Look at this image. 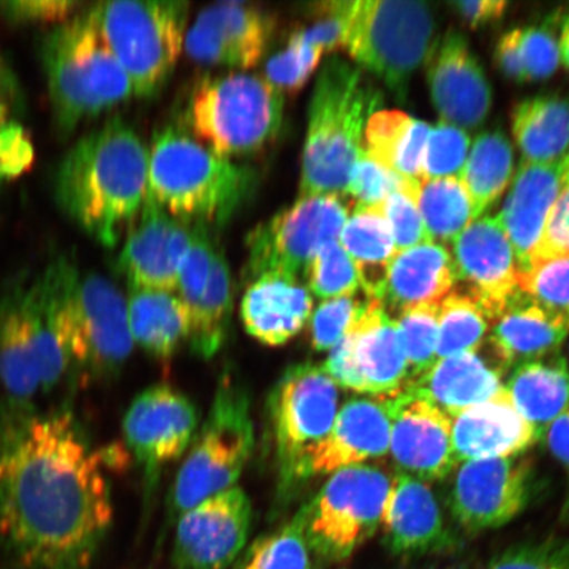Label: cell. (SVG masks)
<instances>
[{
	"label": "cell",
	"instance_id": "obj_1",
	"mask_svg": "<svg viewBox=\"0 0 569 569\" xmlns=\"http://www.w3.org/2000/svg\"><path fill=\"white\" fill-rule=\"evenodd\" d=\"M106 460L67 408L0 411V543L26 569H84L109 531Z\"/></svg>",
	"mask_w": 569,
	"mask_h": 569
},
{
	"label": "cell",
	"instance_id": "obj_2",
	"mask_svg": "<svg viewBox=\"0 0 569 569\" xmlns=\"http://www.w3.org/2000/svg\"><path fill=\"white\" fill-rule=\"evenodd\" d=\"M148 149L132 127L116 118L84 134L57 168L61 210L106 248L116 247L148 197Z\"/></svg>",
	"mask_w": 569,
	"mask_h": 569
},
{
	"label": "cell",
	"instance_id": "obj_3",
	"mask_svg": "<svg viewBox=\"0 0 569 569\" xmlns=\"http://www.w3.org/2000/svg\"><path fill=\"white\" fill-rule=\"evenodd\" d=\"M381 102V91L355 63L332 56L320 67L309 103L298 198L346 197L366 126Z\"/></svg>",
	"mask_w": 569,
	"mask_h": 569
},
{
	"label": "cell",
	"instance_id": "obj_4",
	"mask_svg": "<svg viewBox=\"0 0 569 569\" xmlns=\"http://www.w3.org/2000/svg\"><path fill=\"white\" fill-rule=\"evenodd\" d=\"M70 372L59 297L42 270L21 276L0 293V388L9 402L32 403Z\"/></svg>",
	"mask_w": 569,
	"mask_h": 569
},
{
	"label": "cell",
	"instance_id": "obj_5",
	"mask_svg": "<svg viewBox=\"0 0 569 569\" xmlns=\"http://www.w3.org/2000/svg\"><path fill=\"white\" fill-rule=\"evenodd\" d=\"M148 153V197L187 222L222 226L253 191L251 168L213 153L180 127L156 132Z\"/></svg>",
	"mask_w": 569,
	"mask_h": 569
},
{
	"label": "cell",
	"instance_id": "obj_6",
	"mask_svg": "<svg viewBox=\"0 0 569 569\" xmlns=\"http://www.w3.org/2000/svg\"><path fill=\"white\" fill-rule=\"evenodd\" d=\"M41 56L61 137L134 97L91 9L56 26L42 41Z\"/></svg>",
	"mask_w": 569,
	"mask_h": 569
},
{
	"label": "cell",
	"instance_id": "obj_7",
	"mask_svg": "<svg viewBox=\"0 0 569 569\" xmlns=\"http://www.w3.org/2000/svg\"><path fill=\"white\" fill-rule=\"evenodd\" d=\"M46 268L61 302L70 371L87 377L116 375L133 350L122 291L102 274L82 272L68 256Z\"/></svg>",
	"mask_w": 569,
	"mask_h": 569
},
{
	"label": "cell",
	"instance_id": "obj_8",
	"mask_svg": "<svg viewBox=\"0 0 569 569\" xmlns=\"http://www.w3.org/2000/svg\"><path fill=\"white\" fill-rule=\"evenodd\" d=\"M436 32V17L427 3L347 0L341 48L355 66L379 78L403 101L411 77L431 51Z\"/></svg>",
	"mask_w": 569,
	"mask_h": 569
},
{
	"label": "cell",
	"instance_id": "obj_9",
	"mask_svg": "<svg viewBox=\"0 0 569 569\" xmlns=\"http://www.w3.org/2000/svg\"><path fill=\"white\" fill-rule=\"evenodd\" d=\"M189 9L180 0H117L91 7L134 97L158 96L173 74L184 49Z\"/></svg>",
	"mask_w": 569,
	"mask_h": 569
},
{
	"label": "cell",
	"instance_id": "obj_10",
	"mask_svg": "<svg viewBox=\"0 0 569 569\" xmlns=\"http://www.w3.org/2000/svg\"><path fill=\"white\" fill-rule=\"evenodd\" d=\"M283 104L264 77L239 71L210 78L191 97V134L224 159L259 152L279 137Z\"/></svg>",
	"mask_w": 569,
	"mask_h": 569
},
{
	"label": "cell",
	"instance_id": "obj_11",
	"mask_svg": "<svg viewBox=\"0 0 569 569\" xmlns=\"http://www.w3.org/2000/svg\"><path fill=\"white\" fill-rule=\"evenodd\" d=\"M254 427L247 391L232 379L220 381L208 418L173 483L172 517L234 487L251 458Z\"/></svg>",
	"mask_w": 569,
	"mask_h": 569
},
{
	"label": "cell",
	"instance_id": "obj_12",
	"mask_svg": "<svg viewBox=\"0 0 569 569\" xmlns=\"http://www.w3.org/2000/svg\"><path fill=\"white\" fill-rule=\"evenodd\" d=\"M391 481L393 476L377 466L359 465L331 473L296 516L310 551L331 561L350 558L379 529Z\"/></svg>",
	"mask_w": 569,
	"mask_h": 569
},
{
	"label": "cell",
	"instance_id": "obj_13",
	"mask_svg": "<svg viewBox=\"0 0 569 569\" xmlns=\"http://www.w3.org/2000/svg\"><path fill=\"white\" fill-rule=\"evenodd\" d=\"M339 407V387L323 367L303 362L287 369L268 400L280 488L298 482L305 453L330 432Z\"/></svg>",
	"mask_w": 569,
	"mask_h": 569
},
{
	"label": "cell",
	"instance_id": "obj_14",
	"mask_svg": "<svg viewBox=\"0 0 569 569\" xmlns=\"http://www.w3.org/2000/svg\"><path fill=\"white\" fill-rule=\"evenodd\" d=\"M341 197H302L248 233V274L301 279L320 248L339 241L350 217Z\"/></svg>",
	"mask_w": 569,
	"mask_h": 569
},
{
	"label": "cell",
	"instance_id": "obj_15",
	"mask_svg": "<svg viewBox=\"0 0 569 569\" xmlns=\"http://www.w3.org/2000/svg\"><path fill=\"white\" fill-rule=\"evenodd\" d=\"M322 367L338 387L360 395L393 396L409 383L396 320L379 300H369Z\"/></svg>",
	"mask_w": 569,
	"mask_h": 569
},
{
	"label": "cell",
	"instance_id": "obj_16",
	"mask_svg": "<svg viewBox=\"0 0 569 569\" xmlns=\"http://www.w3.org/2000/svg\"><path fill=\"white\" fill-rule=\"evenodd\" d=\"M532 493L533 471L528 459L466 461L455 476L450 508L468 531L500 529L528 508Z\"/></svg>",
	"mask_w": 569,
	"mask_h": 569
},
{
	"label": "cell",
	"instance_id": "obj_17",
	"mask_svg": "<svg viewBox=\"0 0 569 569\" xmlns=\"http://www.w3.org/2000/svg\"><path fill=\"white\" fill-rule=\"evenodd\" d=\"M252 523V503L232 487L191 508L178 519L176 569H227L244 549Z\"/></svg>",
	"mask_w": 569,
	"mask_h": 569
},
{
	"label": "cell",
	"instance_id": "obj_18",
	"mask_svg": "<svg viewBox=\"0 0 569 569\" xmlns=\"http://www.w3.org/2000/svg\"><path fill=\"white\" fill-rule=\"evenodd\" d=\"M450 253L457 282L492 322L523 296L515 249L496 217L476 219L452 241Z\"/></svg>",
	"mask_w": 569,
	"mask_h": 569
},
{
	"label": "cell",
	"instance_id": "obj_19",
	"mask_svg": "<svg viewBox=\"0 0 569 569\" xmlns=\"http://www.w3.org/2000/svg\"><path fill=\"white\" fill-rule=\"evenodd\" d=\"M198 412L187 396L166 383L142 390L123 421L126 446L148 479L180 459L196 436Z\"/></svg>",
	"mask_w": 569,
	"mask_h": 569
},
{
	"label": "cell",
	"instance_id": "obj_20",
	"mask_svg": "<svg viewBox=\"0 0 569 569\" xmlns=\"http://www.w3.org/2000/svg\"><path fill=\"white\" fill-rule=\"evenodd\" d=\"M425 63L431 101L443 122L467 132L486 123L493 91L465 34L450 30L440 36Z\"/></svg>",
	"mask_w": 569,
	"mask_h": 569
},
{
	"label": "cell",
	"instance_id": "obj_21",
	"mask_svg": "<svg viewBox=\"0 0 569 569\" xmlns=\"http://www.w3.org/2000/svg\"><path fill=\"white\" fill-rule=\"evenodd\" d=\"M396 396L353 398L345 403L330 432L305 453L298 481L386 457Z\"/></svg>",
	"mask_w": 569,
	"mask_h": 569
},
{
	"label": "cell",
	"instance_id": "obj_22",
	"mask_svg": "<svg viewBox=\"0 0 569 569\" xmlns=\"http://www.w3.org/2000/svg\"><path fill=\"white\" fill-rule=\"evenodd\" d=\"M273 20L258 6L220 2L206 7L188 28L184 51L208 66L249 70L264 56Z\"/></svg>",
	"mask_w": 569,
	"mask_h": 569
},
{
	"label": "cell",
	"instance_id": "obj_23",
	"mask_svg": "<svg viewBox=\"0 0 569 569\" xmlns=\"http://www.w3.org/2000/svg\"><path fill=\"white\" fill-rule=\"evenodd\" d=\"M119 253L118 268L130 289L176 293L178 269L187 253L193 223L170 216L147 197Z\"/></svg>",
	"mask_w": 569,
	"mask_h": 569
},
{
	"label": "cell",
	"instance_id": "obj_24",
	"mask_svg": "<svg viewBox=\"0 0 569 569\" xmlns=\"http://www.w3.org/2000/svg\"><path fill=\"white\" fill-rule=\"evenodd\" d=\"M390 450L400 473L426 482L442 480L458 465L452 419L402 390L396 396Z\"/></svg>",
	"mask_w": 569,
	"mask_h": 569
},
{
	"label": "cell",
	"instance_id": "obj_25",
	"mask_svg": "<svg viewBox=\"0 0 569 569\" xmlns=\"http://www.w3.org/2000/svg\"><path fill=\"white\" fill-rule=\"evenodd\" d=\"M563 189V162L519 163L507 201L496 216L515 249L519 269L531 264L547 220Z\"/></svg>",
	"mask_w": 569,
	"mask_h": 569
},
{
	"label": "cell",
	"instance_id": "obj_26",
	"mask_svg": "<svg viewBox=\"0 0 569 569\" xmlns=\"http://www.w3.org/2000/svg\"><path fill=\"white\" fill-rule=\"evenodd\" d=\"M539 438L536 427L519 415L505 387L488 401L452 419L457 462L519 457Z\"/></svg>",
	"mask_w": 569,
	"mask_h": 569
},
{
	"label": "cell",
	"instance_id": "obj_27",
	"mask_svg": "<svg viewBox=\"0 0 569 569\" xmlns=\"http://www.w3.org/2000/svg\"><path fill=\"white\" fill-rule=\"evenodd\" d=\"M505 369L489 347L487 356L479 348L478 351L438 360L429 372L411 381L403 391L433 405L453 419L492 398L503 387Z\"/></svg>",
	"mask_w": 569,
	"mask_h": 569
},
{
	"label": "cell",
	"instance_id": "obj_28",
	"mask_svg": "<svg viewBox=\"0 0 569 569\" xmlns=\"http://www.w3.org/2000/svg\"><path fill=\"white\" fill-rule=\"evenodd\" d=\"M381 525L396 553L431 552L448 542L442 509L429 483L400 472L391 481Z\"/></svg>",
	"mask_w": 569,
	"mask_h": 569
},
{
	"label": "cell",
	"instance_id": "obj_29",
	"mask_svg": "<svg viewBox=\"0 0 569 569\" xmlns=\"http://www.w3.org/2000/svg\"><path fill=\"white\" fill-rule=\"evenodd\" d=\"M312 312V297L300 279L266 274L254 279L240 305L244 329L269 347L287 345Z\"/></svg>",
	"mask_w": 569,
	"mask_h": 569
},
{
	"label": "cell",
	"instance_id": "obj_30",
	"mask_svg": "<svg viewBox=\"0 0 569 569\" xmlns=\"http://www.w3.org/2000/svg\"><path fill=\"white\" fill-rule=\"evenodd\" d=\"M569 333V318L553 315L522 296L497 317L487 345L505 368L557 355Z\"/></svg>",
	"mask_w": 569,
	"mask_h": 569
},
{
	"label": "cell",
	"instance_id": "obj_31",
	"mask_svg": "<svg viewBox=\"0 0 569 569\" xmlns=\"http://www.w3.org/2000/svg\"><path fill=\"white\" fill-rule=\"evenodd\" d=\"M457 284L450 249L426 243L398 251L388 268L381 302L401 311L421 303H440Z\"/></svg>",
	"mask_w": 569,
	"mask_h": 569
},
{
	"label": "cell",
	"instance_id": "obj_32",
	"mask_svg": "<svg viewBox=\"0 0 569 569\" xmlns=\"http://www.w3.org/2000/svg\"><path fill=\"white\" fill-rule=\"evenodd\" d=\"M503 387L519 415L540 437L569 410V368L559 353L516 367Z\"/></svg>",
	"mask_w": 569,
	"mask_h": 569
},
{
	"label": "cell",
	"instance_id": "obj_33",
	"mask_svg": "<svg viewBox=\"0 0 569 569\" xmlns=\"http://www.w3.org/2000/svg\"><path fill=\"white\" fill-rule=\"evenodd\" d=\"M511 131L522 160L560 163L569 154V96H538L516 106Z\"/></svg>",
	"mask_w": 569,
	"mask_h": 569
},
{
	"label": "cell",
	"instance_id": "obj_34",
	"mask_svg": "<svg viewBox=\"0 0 569 569\" xmlns=\"http://www.w3.org/2000/svg\"><path fill=\"white\" fill-rule=\"evenodd\" d=\"M127 312L133 345L156 359L173 358L188 340V311L176 293L130 289Z\"/></svg>",
	"mask_w": 569,
	"mask_h": 569
},
{
	"label": "cell",
	"instance_id": "obj_35",
	"mask_svg": "<svg viewBox=\"0 0 569 569\" xmlns=\"http://www.w3.org/2000/svg\"><path fill=\"white\" fill-rule=\"evenodd\" d=\"M339 243L353 261L367 298L381 301L388 268L397 248L380 204L371 208L355 206L340 232Z\"/></svg>",
	"mask_w": 569,
	"mask_h": 569
},
{
	"label": "cell",
	"instance_id": "obj_36",
	"mask_svg": "<svg viewBox=\"0 0 569 569\" xmlns=\"http://www.w3.org/2000/svg\"><path fill=\"white\" fill-rule=\"evenodd\" d=\"M431 126L400 110H379L369 118L362 148L405 180H421Z\"/></svg>",
	"mask_w": 569,
	"mask_h": 569
},
{
	"label": "cell",
	"instance_id": "obj_37",
	"mask_svg": "<svg viewBox=\"0 0 569 569\" xmlns=\"http://www.w3.org/2000/svg\"><path fill=\"white\" fill-rule=\"evenodd\" d=\"M513 177L515 151L509 139L501 131L481 132L459 174L479 218L493 208Z\"/></svg>",
	"mask_w": 569,
	"mask_h": 569
},
{
	"label": "cell",
	"instance_id": "obj_38",
	"mask_svg": "<svg viewBox=\"0 0 569 569\" xmlns=\"http://www.w3.org/2000/svg\"><path fill=\"white\" fill-rule=\"evenodd\" d=\"M232 312V279L229 261L217 247L208 287L190 316L188 340L199 358H213L229 337Z\"/></svg>",
	"mask_w": 569,
	"mask_h": 569
},
{
	"label": "cell",
	"instance_id": "obj_39",
	"mask_svg": "<svg viewBox=\"0 0 569 569\" xmlns=\"http://www.w3.org/2000/svg\"><path fill=\"white\" fill-rule=\"evenodd\" d=\"M416 201L430 241L440 246L451 244L479 219L459 177L419 180Z\"/></svg>",
	"mask_w": 569,
	"mask_h": 569
},
{
	"label": "cell",
	"instance_id": "obj_40",
	"mask_svg": "<svg viewBox=\"0 0 569 569\" xmlns=\"http://www.w3.org/2000/svg\"><path fill=\"white\" fill-rule=\"evenodd\" d=\"M492 320L478 301L465 291H451L439 303L438 360L478 351Z\"/></svg>",
	"mask_w": 569,
	"mask_h": 569
},
{
	"label": "cell",
	"instance_id": "obj_41",
	"mask_svg": "<svg viewBox=\"0 0 569 569\" xmlns=\"http://www.w3.org/2000/svg\"><path fill=\"white\" fill-rule=\"evenodd\" d=\"M438 319L439 303L412 306L395 318L407 356L409 383L429 372L438 361Z\"/></svg>",
	"mask_w": 569,
	"mask_h": 569
},
{
	"label": "cell",
	"instance_id": "obj_42",
	"mask_svg": "<svg viewBox=\"0 0 569 569\" xmlns=\"http://www.w3.org/2000/svg\"><path fill=\"white\" fill-rule=\"evenodd\" d=\"M303 279L310 295L323 301L356 296L361 289L358 270L339 241L319 249Z\"/></svg>",
	"mask_w": 569,
	"mask_h": 569
},
{
	"label": "cell",
	"instance_id": "obj_43",
	"mask_svg": "<svg viewBox=\"0 0 569 569\" xmlns=\"http://www.w3.org/2000/svg\"><path fill=\"white\" fill-rule=\"evenodd\" d=\"M240 569H311L310 547L298 518L256 540Z\"/></svg>",
	"mask_w": 569,
	"mask_h": 569
},
{
	"label": "cell",
	"instance_id": "obj_44",
	"mask_svg": "<svg viewBox=\"0 0 569 569\" xmlns=\"http://www.w3.org/2000/svg\"><path fill=\"white\" fill-rule=\"evenodd\" d=\"M518 287L540 308L569 318V256L531 262L519 270Z\"/></svg>",
	"mask_w": 569,
	"mask_h": 569
},
{
	"label": "cell",
	"instance_id": "obj_45",
	"mask_svg": "<svg viewBox=\"0 0 569 569\" xmlns=\"http://www.w3.org/2000/svg\"><path fill=\"white\" fill-rule=\"evenodd\" d=\"M217 246L212 243L210 227L193 223V233L187 253L178 269L176 295L180 298L190 316L204 293L210 279L213 253Z\"/></svg>",
	"mask_w": 569,
	"mask_h": 569
},
{
	"label": "cell",
	"instance_id": "obj_46",
	"mask_svg": "<svg viewBox=\"0 0 569 569\" xmlns=\"http://www.w3.org/2000/svg\"><path fill=\"white\" fill-rule=\"evenodd\" d=\"M323 54L322 49L308 44L296 32L287 48L270 57L262 77L282 94L296 92L317 73Z\"/></svg>",
	"mask_w": 569,
	"mask_h": 569
},
{
	"label": "cell",
	"instance_id": "obj_47",
	"mask_svg": "<svg viewBox=\"0 0 569 569\" xmlns=\"http://www.w3.org/2000/svg\"><path fill=\"white\" fill-rule=\"evenodd\" d=\"M471 151L469 132L457 126L440 122L431 127L427 138L421 180L459 177Z\"/></svg>",
	"mask_w": 569,
	"mask_h": 569
},
{
	"label": "cell",
	"instance_id": "obj_48",
	"mask_svg": "<svg viewBox=\"0 0 569 569\" xmlns=\"http://www.w3.org/2000/svg\"><path fill=\"white\" fill-rule=\"evenodd\" d=\"M368 300L358 296L333 298L320 303L310 317V340L317 352L331 351L366 310Z\"/></svg>",
	"mask_w": 569,
	"mask_h": 569
},
{
	"label": "cell",
	"instance_id": "obj_49",
	"mask_svg": "<svg viewBox=\"0 0 569 569\" xmlns=\"http://www.w3.org/2000/svg\"><path fill=\"white\" fill-rule=\"evenodd\" d=\"M409 181L382 167L362 148L348 178L346 196H350L359 208H371L381 204L395 191L405 189Z\"/></svg>",
	"mask_w": 569,
	"mask_h": 569
},
{
	"label": "cell",
	"instance_id": "obj_50",
	"mask_svg": "<svg viewBox=\"0 0 569 569\" xmlns=\"http://www.w3.org/2000/svg\"><path fill=\"white\" fill-rule=\"evenodd\" d=\"M418 182L419 180L409 181L405 189L395 191L380 204L397 252L430 241L416 201Z\"/></svg>",
	"mask_w": 569,
	"mask_h": 569
},
{
	"label": "cell",
	"instance_id": "obj_51",
	"mask_svg": "<svg viewBox=\"0 0 569 569\" xmlns=\"http://www.w3.org/2000/svg\"><path fill=\"white\" fill-rule=\"evenodd\" d=\"M526 81H543L560 66L559 40L550 23L522 30Z\"/></svg>",
	"mask_w": 569,
	"mask_h": 569
},
{
	"label": "cell",
	"instance_id": "obj_52",
	"mask_svg": "<svg viewBox=\"0 0 569 569\" xmlns=\"http://www.w3.org/2000/svg\"><path fill=\"white\" fill-rule=\"evenodd\" d=\"M487 569H569V540L552 539L515 547Z\"/></svg>",
	"mask_w": 569,
	"mask_h": 569
},
{
	"label": "cell",
	"instance_id": "obj_53",
	"mask_svg": "<svg viewBox=\"0 0 569 569\" xmlns=\"http://www.w3.org/2000/svg\"><path fill=\"white\" fill-rule=\"evenodd\" d=\"M82 3L68 0H11L0 2V13L16 24H62L77 16Z\"/></svg>",
	"mask_w": 569,
	"mask_h": 569
},
{
	"label": "cell",
	"instance_id": "obj_54",
	"mask_svg": "<svg viewBox=\"0 0 569 569\" xmlns=\"http://www.w3.org/2000/svg\"><path fill=\"white\" fill-rule=\"evenodd\" d=\"M496 61L498 68L510 80L518 83L526 82L521 28H515L498 40Z\"/></svg>",
	"mask_w": 569,
	"mask_h": 569
},
{
	"label": "cell",
	"instance_id": "obj_55",
	"mask_svg": "<svg viewBox=\"0 0 569 569\" xmlns=\"http://www.w3.org/2000/svg\"><path fill=\"white\" fill-rule=\"evenodd\" d=\"M451 6L472 28L500 20L508 9V3L503 0H475V2L462 0V2H455Z\"/></svg>",
	"mask_w": 569,
	"mask_h": 569
},
{
	"label": "cell",
	"instance_id": "obj_56",
	"mask_svg": "<svg viewBox=\"0 0 569 569\" xmlns=\"http://www.w3.org/2000/svg\"><path fill=\"white\" fill-rule=\"evenodd\" d=\"M546 431L550 451L569 475V410L555 419Z\"/></svg>",
	"mask_w": 569,
	"mask_h": 569
},
{
	"label": "cell",
	"instance_id": "obj_57",
	"mask_svg": "<svg viewBox=\"0 0 569 569\" xmlns=\"http://www.w3.org/2000/svg\"><path fill=\"white\" fill-rule=\"evenodd\" d=\"M0 96L7 99L11 104L19 98V89L16 78H13L9 67L0 56Z\"/></svg>",
	"mask_w": 569,
	"mask_h": 569
},
{
	"label": "cell",
	"instance_id": "obj_58",
	"mask_svg": "<svg viewBox=\"0 0 569 569\" xmlns=\"http://www.w3.org/2000/svg\"><path fill=\"white\" fill-rule=\"evenodd\" d=\"M560 34H559V49L560 61L569 71V16L559 19Z\"/></svg>",
	"mask_w": 569,
	"mask_h": 569
},
{
	"label": "cell",
	"instance_id": "obj_59",
	"mask_svg": "<svg viewBox=\"0 0 569 569\" xmlns=\"http://www.w3.org/2000/svg\"><path fill=\"white\" fill-rule=\"evenodd\" d=\"M11 103L6 98L0 96V131L13 120L11 118Z\"/></svg>",
	"mask_w": 569,
	"mask_h": 569
},
{
	"label": "cell",
	"instance_id": "obj_60",
	"mask_svg": "<svg viewBox=\"0 0 569 569\" xmlns=\"http://www.w3.org/2000/svg\"><path fill=\"white\" fill-rule=\"evenodd\" d=\"M565 176H569V154L567 159L563 161Z\"/></svg>",
	"mask_w": 569,
	"mask_h": 569
}]
</instances>
